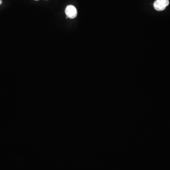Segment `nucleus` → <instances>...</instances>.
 I'll use <instances>...</instances> for the list:
<instances>
[{
	"mask_svg": "<svg viewBox=\"0 0 170 170\" xmlns=\"http://www.w3.org/2000/svg\"><path fill=\"white\" fill-rule=\"evenodd\" d=\"M169 4V0H156L153 3V7L157 11H162Z\"/></svg>",
	"mask_w": 170,
	"mask_h": 170,
	"instance_id": "f257e3e1",
	"label": "nucleus"
},
{
	"mask_svg": "<svg viewBox=\"0 0 170 170\" xmlns=\"http://www.w3.org/2000/svg\"><path fill=\"white\" fill-rule=\"evenodd\" d=\"M65 12L67 16V18H69L71 19L75 18L77 17L78 14L77 9L73 5H68V6H67Z\"/></svg>",
	"mask_w": 170,
	"mask_h": 170,
	"instance_id": "f03ea898",
	"label": "nucleus"
},
{
	"mask_svg": "<svg viewBox=\"0 0 170 170\" xmlns=\"http://www.w3.org/2000/svg\"><path fill=\"white\" fill-rule=\"evenodd\" d=\"M1 3H2V0H0V4H1Z\"/></svg>",
	"mask_w": 170,
	"mask_h": 170,
	"instance_id": "7ed1b4c3",
	"label": "nucleus"
},
{
	"mask_svg": "<svg viewBox=\"0 0 170 170\" xmlns=\"http://www.w3.org/2000/svg\"><path fill=\"white\" fill-rule=\"evenodd\" d=\"M35 1H39V0H35Z\"/></svg>",
	"mask_w": 170,
	"mask_h": 170,
	"instance_id": "20e7f679",
	"label": "nucleus"
}]
</instances>
